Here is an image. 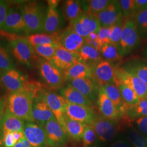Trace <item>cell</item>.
Listing matches in <instances>:
<instances>
[{
  "label": "cell",
  "mask_w": 147,
  "mask_h": 147,
  "mask_svg": "<svg viewBox=\"0 0 147 147\" xmlns=\"http://www.w3.org/2000/svg\"><path fill=\"white\" fill-rule=\"evenodd\" d=\"M147 116V99H141L136 104L126 106L124 115L122 118L125 121V124H131L132 121L142 117Z\"/></svg>",
  "instance_id": "cell-27"
},
{
  "label": "cell",
  "mask_w": 147,
  "mask_h": 147,
  "mask_svg": "<svg viewBox=\"0 0 147 147\" xmlns=\"http://www.w3.org/2000/svg\"><path fill=\"white\" fill-rule=\"evenodd\" d=\"M0 147H2V144L0 143Z\"/></svg>",
  "instance_id": "cell-55"
},
{
  "label": "cell",
  "mask_w": 147,
  "mask_h": 147,
  "mask_svg": "<svg viewBox=\"0 0 147 147\" xmlns=\"http://www.w3.org/2000/svg\"><path fill=\"white\" fill-rule=\"evenodd\" d=\"M78 60L76 53L70 52L59 46L50 61L64 72L71 68Z\"/></svg>",
  "instance_id": "cell-21"
},
{
  "label": "cell",
  "mask_w": 147,
  "mask_h": 147,
  "mask_svg": "<svg viewBox=\"0 0 147 147\" xmlns=\"http://www.w3.org/2000/svg\"><path fill=\"white\" fill-rule=\"evenodd\" d=\"M59 45L71 53H76L86 44L85 38L77 34L69 26L59 32Z\"/></svg>",
  "instance_id": "cell-14"
},
{
  "label": "cell",
  "mask_w": 147,
  "mask_h": 147,
  "mask_svg": "<svg viewBox=\"0 0 147 147\" xmlns=\"http://www.w3.org/2000/svg\"><path fill=\"white\" fill-rule=\"evenodd\" d=\"M78 19L84 31L88 35L92 33H98L99 31L100 22L96 16L84 12Z\"/></svg>",
  "instance_id": "cell-33"
},
{
  "label": "cell",
  "mask_w": 147,
  "mask_h": 147,
  "mask_svg": "<svg viewBox=\"0 0 147 147\" xmlns=\"http://www.w3.org/2000/svg\"><path fill=\"white\" fill-rule=\"evenodd\" d=\"M127 71L136 75L147 84V65L140 62H132L123 67Z\"/></svg>",
  "instance_id": "cell-37"
},
{
  "label": "cell",
  "mask_w": 147,
  "mask_h": 147,
  "mask_svg": "<svg viewBox=\"0 0 147 147\" xmlns=\"http://www.w3.org/2000/svg\"><path fill=\"white\" fill-rule=\"evenodd\" d=\"M76 54L78 61L89 65L90 67L102 60L100 51L87 44L81 47Z\"/></svg>",
  "instance_id": "cell-29"
},
{
  "label": "cell",
  "mask_w": 147,
  "mask_h": 147,
  "mask_svg": "<svg viewBox=\"0 0 147 147\" xmlns=\"http://www.w3.org/2000/svg\"><path fill=\"white\" fill-rule=\"evenodd\" d=\"M111 27H101L98 32V37L101 47L106 44L111 43Z\"/></svg>",
  "instance_id": "cell-43"
},
{
  "label": "cell",
  "mask_w": 147,
  "mask_h": 147,
  "mask_svg": "<svg viewBox=\"0 0 147 147\" xmlns=\"http://www.w3.org/2000/svg\"><path fill=\"white\" fill-rule=\"evenodd\" d=\"M116 85L120 92L124 103L127 106L135 105L141 100L136 93L130 87L123 84L117 78Z\"/></svg>",
  "instance_id": "cell-32"
},
{
  "label": "cell",
  "mask_w": 147,
  "mask_h": 147,
  "mask_svg": "<svg viewBox=\"0 0 147 147\" xmlns=\"http://www.w3.org/2000/svg\"><path fill=\"white\" fill-rule=\"evenodd\" d=\"M44 126L49 147H62L67 143L68 136L56 118L47 121Z\"/></svg>",
  "instance_id": "cell-8"
},
{
  "label": "cell",
  "mask_w": 147,
  "mask_h": 147,
  "mask_svg": "<svg viewBox=\"0 0 147 147\" xmlns=\"http://www.w3.org/2000/svg\"><path fill=\"white\" fill-rule=\"evenodd\" d=\"M111 0L84 1V12L90 16H95L104 11L110 4Z\"/></svg>",
  "instance_id": "cell-35"
},
{
  "label": "cell",
  "mask_w": 147,
  "mask_h": 147,
  "mask_svg": "<svg viewBox=\"0 0 147 147\" xmlns=\"http://www.w3.org/2000/svg\"><path fill=\"white\" fill-rule=\"evenodd\" d=\"M10 47L14 57L19 62L28 67L31 66L37 53L27 38H18L11 39Z\"/></svg>",
  "instance_id": "cell-6"
},
{
  "label": "cell",
  "mask_w": 147,
  "mask_h": 147,
  "mask_svg": "<svg viewBox=\"0 0 147 147\" xmlns=\"http://www.w3.org/2000/svg\"><path fill=\"white\" fill-rule=\"evenodd\" d=\"M84 95L88 100L94 102L98 99L99 86H98L94 78L74 79L67 82Z\"/></svg>",
  "instance_id": "cell-17"
},
{
  "label": "cell",
  "mask_w": 147,
  "mask_h": 147,
  "mask_svg": "<svg viewBox=\"0 0 147 147\" xmlns=\"http://www.w3.org/2000/svg\"><path fill=\"white\" fill-rule=\"evenodd\" d=\"M100 55L102 59L110 62H116L121 59V56L117 45L112 43L106 44L102 45L100 49Z\"/></svg>",
  "instance_id": "cell-36"
},
{
  "label": "cell",
  "mask_w": 147,
  "mask_h": 147,
  "mask_svg": "<svg viewBox=\"0 0 147 147\" xmlns=\"http://www.w3.org/2000/svg\"><path fill=\"white\" fill-rule=\"evenodd\" d=\"M137 28L141 38H147V9L138 12L134 18Z\"/></svg>",
  "instance_id": "cell-40"
},
{
  "label": "cell",
  "mask_w": 147,
  "mask_h": 147,
  "mask_svg": "<svg viewBox=\"0 0 147 147\" xmlns=\"http://www.w3.org/2000/svg\"><path fill=\"white\" fill-rule=\"evenodd\" d=\"M131 125L142 135L147 137V116L132 121Z\"/></svg>",
  "instance_id": "cell-44"
},
{
  "label": "cell",
  "mask_w": 147,
  "mask_h": 147,
  "mask_svg": "<svg viewBox=\"0 0 147 147\" xmlns=\"http://www.w3.org/2000/svg\"><path fill=\"white\" fill-rule=\"evenodd\" d=\"M40 93L43 99L53 112L56 119L62 126L63 118L65 115L64 109L68 102L61 95L53 92L42 89Z\"/></svg>",
  "instance_id": "cell-12"
},
{
  "label": "cell",
  "mask_w": 147,
  "mask_h": 147,
  "mask_svg": "<svg viewBox=\"0 0 147 147\" xmlns=\"http://www.w3.org/2000/svg\"><path fill=\"white\" fill-rule=\"evenodd\" d=\"M137 13L147 9V0H135Z\"/></svg>",
  "instance_id": "cell-49"
},
{
  "label": "cell",
  "mask_w": 147,
  "mask_h": 147,
  "mask_svg": "<svg viewBox=\"0 0 147 147\" xmlns=\"http://www.w3.org/2000/svg\"><path fill=\"white\" fill-rule=\"evenodd\" d=\"M40 90L35 97L32 108V118L33 121L44 125L47 121L55 117L53 112L43 99Z\"/></svg>",
  "instance_id": "cell-16"
},
{
  "label": "cell",
  "mask_w": 147,
  "mask_h": 147,
  "mask_svg": "<svg viewBox=\"0 0 147 147\" xmlns=\"http://www.w3.org/2000/svg\"><path fill=\"white\" fill-rule=\"evenodd\" d=\"M142 55L143 56L147 59V44H146L145 47H144L143 50V52H142Z\"/></svg>",
  "instance_id": "cell-54"
},
{
  "label": "cell",
  "mask_w": 147,
  "mask_h": 147,
  "mask_svg": "<svg viewBox=\"0 0 147 147\" xmlns=\"http://www.w3.org/2000/svg\"><path fill=\"white\" fill-rule=\"evenodd\" d=\"M25 125V121L11 114L5 108L4 115L0 123V143L2 146L3 138L11 132L23 131Z\"/></svg>",
  "instance_id": "cell-18"
},
{
  "label": "cell",
  "mask_w": 147,
  "mask_h": 147,
  "mask_svg": "<svg viewBox=\"0 0 147 147\" xmlns=\"http://www.w3.org/2000/svg\"><path fill=\"white\" fill-rule=\"evenodd\" d=\"M39 71L43 80L51 89L59 90L64 86L63 71L51 61L42 59L39 63Z\"/></svg>",
  "instance_id": "cell-5"
},
{
  "label": "cell",
  "mask_w": 147,
  "mask_h": 147,
  "mask_svg": "<svg viewBox=\"0 0 147 147\" xmlns=\"http://www.w3.org/2000/svg\"><path fill=\"white\" fill-rule=\"evenodd\" d=\"M90 125L94 129L101 147L114 139L119 124L118 121L109 119L101 115L96 116Z\"/></svg>",
  "instance_id": "cell-4"
},
{
  "label": "cell",
  "mask_w": 147,
  "mask_h": 147,
  "mask_svg": "<svg viewBox=\"0 0 147 147\" xmlns=\"http://www.w3.org/2000/svg\"><path fill=\"white\" fill-rule=\"evenodd\" d=\"M9 9L8 3L3 0H0V30H3L5 18Z\"/></svg>",
  "instance_id": "cell-45"
},
{
  "label": "cell",
  "mask_w": 147,
  "mask_h": 147,
  "mask_svg": "<svg viewBox=\"0 0 147 147\" xmlns=\"http://www.w3.org/2000/svg\"><path fill=\"white\" fill-rule=\"evenodd\" d=\"M100 86H102L106 95L116 106L119 113L120 117L122 118L127 105L124 103L117 86L116 84H105Z\"/></svg>",
  "instance_id": "cell-28"
},
{
  "label": "cell",
  "mask_w": 147,
  "mask_h": 147,
  "mask_svg": "<svg viewBox=\"0 0 147 147\" xmlns=\"http://www.w3.org/2000/svg\"><path fill=\"white\" fill-rule=\"evenodd\" d=\"M13 136L14 137L16 142H18L19 141H21V140L26 138L24 131H23L14 132H13Z\"/></svg>",
  "instance_id": "cell-52"
},
{
  "label": "cell",
  "mask_w": 147,
  "mask_h": 147,
  "mask_svg": "<svg viewBox=\"0 0 147 147\" xmlns=\"http://www.w3.org/2000/svg\"><path fill=\"white\" fill-rule=\"evenodd\" d=\"M42 89L39 84L28 81L25 87L9 95L6 108L11 114L25 122L34 121L32 118L33 101Z\"/></svg>",
  "instance_id": "cell-1"
},
{
  "label": "cell",
  "mask_w": 147,
  "mask_h": 147,
  "mask_svg": "<svg viewBox=\"0 0 147 147\" xmlns=\"http://www.w3.org/2000/svg\"><path fill=\"white\" fill-rule=\"evenodd\" d=\"M121 41L117 46L121 56H126L136 49L141 42L134 18L124 19Z\"/></svg>",
  "instance_id": "cell-3"
},
{
  "label": "cell",
  "mask_w": 147,
  "mask_h": 147,
  "mask_svg": "<svg viewBox=\"0 0 147 147\" xmlns=\"http://www.w3.org/2000/svg\"><path fill=\"white\" fill-rule=\"evenodd\" d=\"M65 82L74 79L80 78H94L92 70L89 65L77 61L73 65L63 72Z\"/></svg>",
  "instance_id": "cell-23"
},
{
  "label": "cell",
  "mask_w": 147,
  "mask_h": 147,
  "mask_svg": "<svg viewBox=\"0 0 147 147\" xmlns=\"http://www.w3.org/2000/svg\"><path fill=\"white\" fill-rule=\"evenodd\" d=\"M86 44L89 45L92 47H95L100 51V46L99 39L98 37V34L96 33H92L85 38Z\"/></svg>",
  "instance_id": "cell-46"
},
{
  "label": "cell",
  "mask_w": 147,
  "mask_h": 147,
  "mask_svg": "<svg viewBox=\"0 0 147 147\" xmlns=\"http://www.w3.org/2000/svg\"><path fill=\"white\" fill-rule=\"evenodd\" d=\"M59 2H60V1H57V0H50L47 1L49 7L53 8H57Z\"/></svg>",
  "instance_id": "cell-53"
},
{
  "label": "cell",
  "mask_w": 147,
  "mask_h": 147,
  "mask_svg": "<svg viewBox=\"0 0 147 147\" xmlns=\"http://www.w3.org/2000/svg\"><path fill=\"white\" fill-rule=\"evenodd\" d=\"M61 25V18L57 8H48L45 18L42 32L47 34L58 33Z\"/></svg>",
  "instance_id": "cell-25"
},
{
  "label": "cell",
  "mask_w": 147,
  "mask_h": 147,
  "mask_svg": "<svg viewBox=\"0 0 147 147\" xmlns=\"http://www.w3.org/2000/svg\"><path fill=\"white\" fill-rule=\"evenodd\" d=\"M26 27L27 33H42L46 14L38 2L31 1L24 3L19 8Z\"/></svg>",
  "instance_id": "cell-2"
},
{
  "label": "cell",
  "mask_w": 147,
  "mask_h": 147,
  "mask_svg": "<svg viewBox=\"0 0 147 147\" xmlns=\"http://www.w3.org/2000/svg\"><path fill=\"white\" fill-rule=\"evenodd\" d=\"M82 147H101L98 136L91 125H87L82 137Z\"/></svg>",
  "instance_id": "cell-38"
},
{
  "label": "cell",
  "mask_w": 147,
  "mask_h": 147,
  "mask_svg": "<svg viewBox=\"0 0 147 147\" xmlns=\"http://www.w3.org/2000/svg\"><path fill=\"white\" fill-rule=\"evenodd\" d=\"M59 92L68 103L75 105L86 106L93 108L94 103L88 100L70 84H67L66 86H64L59 89Z\"/></svg>",
  "instance_id": "cell-22"
},
{
  "label": "cell",
  "mask_w": 147,
  "mask_h": 147,
  "mask_svg": "<svg viewBox=\"0 0 147 147\" xmlns=\"http://www.w3.org/2000/svg\"><path fill=\"white\" fill-rule=\"evenodd\" d=\"M96 102L101 116L113 121L119 120L121 117L118 110L100 85Z\"/></svg>",
  "instance_id": "cell-20"
},
{
  "label": "cell",
  "mask_w": 147,
  "mask_h": 147,
  "mask_svg": "<svg viewBox=\"0 0 147 147\" xmlns=\"http://www.w3.org/2000/svg\"><path fill=\"white\" fill-rule=\"evenodd\" d=\"M115 74L116 78L130 87L141 100L147 99V84L142 80L123 67L115 68Z\"/></svg>",
  "instance_id": "cell-7"
},
{
  "label": "cell",
  "mask_w": 147,
  "mask_h": 147,
  "mask_svg": "<svg viewBox=\"0 0 147 147\" xmlns=\"http://www.w3.org/2000/svg\"><path fill=\"white\" fill-rule=\"evenodd\" d=\"M118 2L124 18H134L137 14L135 0H121Z\"/></svg>",
  "instance_id": "cell-41"
},
{
  "label": "cell",
  "mask_w": 147,
  "mask_h": 147,
  "mask_svg": "<svg viewBox=\"0 0 147 147\" xmlns=\"http://www.w3.org/2000/svg\"><path fill=\"white\" fill-rule=\"evenodd\" d=\"M24 132L31 147H49L45 127L42 125L35 121H26Z\"/></svg>",
  "instance_id": "cell-10"
},
{
  "label": "cell",
  "mask_w": 147,
  "mask_h": 147,
  "mask_svg": "<svg viewBox=\"0 0 147 147\" xmlns=\"http://www.w3.org/2000/svg\"><path fill=\"white\" fill-rule=\"evenodd\" d=\"M7 99L5 97H0V123L2 119L7 106Z\"/></svg>",
  "instance_id": "cell-50"
},
{
  "label": "cell",
  "mask_w": 147,
  "mask_h": 147,
  "mask_svg": "<svg viewBox=\"0 0 147 147\" xmlns=\"http://www.w3.org/2000/svg\"><path fill=\"white\" fill-rule=\"evenodd\" d=\"M59 33L52 34L45 33L31 34L26 38L33 47L47 44H59Z\"/></svg>",
  "instance_id": "cell-30"
},
{
  "label": "cell",
  "mask_w": 147,
  "mask_h": 147,
  "mask_svg": "<svg viewBox=\"0 0 147 147\" xmlns=\"http://www.w3.org/2000/svg\"><path fill=\"white\" fill-rule=\"evenodd\" d=\"M86 126L84 123L72 120L64 115L62 127L68 137L74 141L80 142L82 140Z\"/></svg>",
  "instance_id": "cell-24"
},
{
  "label": "cell",
  "mask_w": 147,
  "mask_h": 147,
  "mask_svg": "<svg viewBox=\"0 0 147 147\" xmlns=\"http://www.w3.org/2000/svg\"><path fill=\"white\" fill-rule=\"evenodd\" d=\"M59 44H47L34 47L35 51L38 55L43 59L50 61L55 53Z\"/></svg>",
  "instance_id": "cell-39"
},
{
  "label": "cell",
  "mask_w": 147,
  "mask_h": 147,
  "mask_svg": "<svg viewBox=\"0 0 147 147\" xmlns=\"http://www.w3.org/2000/svg\"><path fill=\"white\" fill-rule=\"evenodd\" d=\"M124 18H122L118 22L116 23L114 25L111 26V43L118 45L122 35V32L123 29V26L124 24Z\"/></svg>",
  "instance_id": "cell-42"
},
{
  "label": "cell",
  "mask_w": 147,
  "mask_h": 147,
  "mask_svg": "<svg viewBox=\"0 0 147 147\" xmlns=\"http://www.w3.org/2000/svg\"><path fill=\"white\" fill-rule=\"evenodd\" d=\"M15 67L9 49L0 42V73L15 69Z\"/></svg>",
  "instance_id": "cell-34"
},
{
  "label": "cell",
  "mask_w": 147,
  "mask_h": 147,
  "mask_svg": "<svg viewBox=\"0 0 147 147\" xmlns=\"http://www.w3.org/2000/svg\"><path fill=\"white\" fill-rule=\"evenodd\" d=\"M17 142L13 136V132L7 135L2 141L3 147H13Z\"/></svg>",
  "instance_id": "cell-48"
},
{
  "label": "cell",
  "mask_w": 147,
  "mask_h": 147,
  "mask_svg": "<svg viewBox=\"0 0 147 147\" xmlns=\"http://www.w3.org/2000/svg\"><path fill=\"white\" fill-rule=\"evenodd\" d=\"M124 136L132 147H147V137L138 131L131 125L126 127Z\"/></svg>",
  "instance_id": "cell-31"
},
{
  "label": "cell",
  "mask_w": 147,
  "mask_h": 147,
  "mask_svg": "<svg viewBox=\"0 0 147 147\" xmlns=\"http://www.w3.org/2000/svg\"><path fill=\"white\" fill-rule=\"evenodd\" d=\"M0 80L10 94L25 87L28 82L26 76L15 69L0 73Z\"/></svg>",
  "instance_id": "cell-13"
},
{
  "label": "cell",
  "mask_w": 147,
  "mask_h": 147,
  "mask_svg": "<svg viewBox=\"0 0 147 147\" xmlns=\"http://www.w3.org/2000/svg\"><path fill=\"white\" fill-rule=\"evenodd\" d=\"M65 115L70 119L90 125L96 115L92 107L83 105H75L67 102L64 109Z\"/></svg>",
  "instance_id": "cell-9"
},
{
  "label": "cell",
  "mask_w": 147,
  "mask_h": 147,
  "mask_svg": "<svg viewBox=\"0 0 147 147\" xmlns=\"http://www.w3.org/2000/svg\"><path fill=\"white\" fill-rule=\"evenodd\" d=\"M93 76L99 85L105 84H116L115 68L112 64L104 59L90 67Z\"/></svg>",
  "instance_id": "cell-11"
},
{
  "label": "cell",
  "mask_w": 147,
  "mask_h": 147,
  "mask_svg": "<svg viewBox=\"0 0 147 147\" xmlns=\"http://www.w3.org/2000/svg\"><path fill=\"white\" fill-rule=\"evenodd\" d=\"M3 30L10 33L27 32L26 27L19 8H9L5 18Z\"/></svg>",
  "instance_id": "cell-15"
},
{
  "label": "cell",
  "mask_w": 147,
  "mask_h": 147,
  "mask_svg": "<svg viewBox=\"0 0 147 147\" xmlns=\"http://www.w3.org/2000/svg\"><path fill=\"white\" fill-rule=\"evenodd\" d=\"M63 16L69 24L78 19L84 12L82 9V1L78 0H68L63 2Z\"/></svg>",
  "instance_id": "cell-26"
},
{
  "label": "cell",
  "mask_w": 147,
  "mask_h": 147,
  "mask_svg": "<svg viewBox=\"0 0 147 147\" xmlns=\"http://www.w3.org/2000/svg\"><path fill=\"white\" fill-rule=\"evenodd\" d=\"M13 147H31V146L26 138L17 142Z\"/></svg>",
  "instance_id": "cell-51"
},
{
  "label": "cell",
  "mask_w": 147,
  "mask_h": 147,
  "mask_svg": "<svg viewBox=\"0 0 147 147\" xmlns=\"http://www.w3.org/2000/svg\"><path fill=\"white\" fill-rule=\"evenodd\" d=\"M110 147H132L130 143L123 135L119 137L112 143Z\"/></svg>",
  "instance_id": "cell-47"
},
{
  "label": "cell",
  "mask_w": 147,
  "mask_h": 147,
  "mask_svg": "<svg viewBox=\"0 0 147 147\" xmlns=\"http://www.w3.org/2000/svg\"><path fill=\"white\" fill-rule=\"evenodd\" d=\"M101 27H111L124 18L118 1H112L103 11L95 16Z\"/></svg>",
  "instance_id": "cell-19"
}]
</instances>
